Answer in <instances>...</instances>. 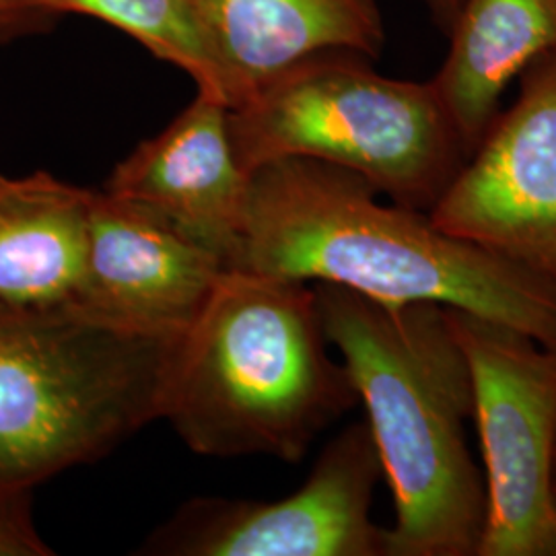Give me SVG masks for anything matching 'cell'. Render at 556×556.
I'll return each instance as SVG.
<instances>
[{
    "mask_svg": "<svg viewBox=\"0 0 556 556\" xmlns=\"http://www.w3.org/2000/svg\"><path fill=\"white\" fill-rule=\"evenodd\" d=\"M48 17L87 15L142 43L153 56L181 68L200 96L229 110V85L194 0H31Z\"/></svg>",
    "mask_w": 556,
    "mask_h": 556,
    "instance_id": "obj_14",
    "label": "cell"
},
{
    "mask_svg": "<svg viewBox=\"0 0 556 556\" xmlns=\"http://www.w3.org/2000/svg\"><path fill=\"white\" fill-rule=\"evenodd\" d=\"M93 190L48 172L0 176V303L56 307L79 291Z\"/></svg>",
    "mask_w": 556,
    "mask_h": 556,
    "instance_id": "obj_13",
    "label": "cell"
},
{
    "mask_svg": "<svg viewBox=\"0 0 556 556\" xmlns=\"http://www.w3.org/2000/svg\"><path fill=\"white\" fill-rule=\"evenodd\" d=\"M357 56L303 60L229 110L239 163L245 172L282 157L332 163L429 213L468 153L431 80L390 79Z\"/></svg>",
    "mask_w": 556,
    "mask_h": 556,
    "instance_id": "obj_5",
    "label": "cell"
},
{
    "mask_svg": "<svg viewBox=\"0 0 556 556\" xmlns=\"http://www.w3.org/2000/svg\"><path fill=\"white\" fill-rule=\"evenodd\" d=\"M50 17L40 13L31 0H0V46L38 31Z\"/></svg>",
    "mask_w": 556,
    "mask_h": 556,
    "instance_id": "obj_16",
    "label": "cell"
},
{
    "mask_svg": "<svg viewBox=\"0 0 556 556\" xmlns=\"http://www.w3.org/2000/svg\"><path fill=\"white\" fill-rule=\"evenodd\" d=\"M229 85V110L264 83L326 52L378 56L376 0H194Z\"/></svg>",
    "mask_w": 556,
    "mask_h": 556,
    "instance_id": "obj_11",
    "label": "cell"
},
{
    "mask_svg": "<svg viewBox=\"0 0 556 556\" xmlns=\"http://www.w3.org/2000/svg\"><path fill=\"white\" fill-rule=\"evenodd\" d=\"M472 379L486 521L477 556H556V349L447 307Z\"/></svg>",
    "mask_w": 556,
    "mask_h": 556,
    "instance_id": "obj_6",
    "label": "cell"
},
{
    "mask_svg": "<svg viewBox=\"0 0 556 556\" xmlns=\"http://www.w3.org/2000/svg\"><path fill=\"white\" fill-rule=\"evenodd\" d=\"M439 231L556 282V50L521 75L429 211Z\"/></svg>",
    "mask_w": 556,
    "mask_h": 556,
    "instance_id": "obj_8",
    "label": "cell"
},
{
    "mask_svg": "<svg viewBox=\"0 0 556 556\" xmlns=\"http://www.w3.org/2000/svg\"><path fill=\"white\" fill-rule=\"evenodd\" d=\"M383 477L365 422L332 439L305 484L289 497L194 498L149 538L142 553L169 556H386V530L371 519Z\"/></svg>",
    "mask_w": 556,
    "mask_h": 556,
    "instance_id": "obj_7",
    "label": "cell"
},
{
    "mask_svg": "<svg viewBox=\"0 0 556 556\" xmlns=\"http://www.w3.org/2000/svg\"><path fill=\"white\" fill-rule=\"evenodd\" d=\"M227 270L225 260L149 208L93 190L85 273L71 305L124 332L178 338Z\"/></svg>",
    "mask_w": 556,
    "mask_h": 556,
    "instance_id": "obj_9",
    "label": "cell"
},
{
    "mask_svg": "<svg viewBox=\"0 0 556 556\" xmlns=\"http://www.w3.org/2000/svg\"><path fill=\"white\" fill-rule=\"evenodd\" d=\"M314 285L227 270L169 358L161 418L200 456L295 464L358 402Z\"/></svg>",
    "mask_w": 556,
    "mask_h": 556,
    "instance_id": "obj_3",
    "label": "cell"
},
{
    "mask_svg": "<svg viewBox=\"0 0 556 556\" xmlns=\"http://www.w3.org/2000/svg\"><path fill=\"white\" fill-rule=\"evenodd\" d=\"M178 338L124 332L71 303H0V493L93 464L161 418Z\"/></svg>",
    "mask_w": 556,
    "mask_h": 556,
    "instance_id": "obj_4",
    "label": "cell"
},
{
    "mask_svg": "<svg viewBox=\"0 0 556 556\" xmlns=\"http://www.w3.org/2000/svg\"><path fill=\"white\" fill-rule=\"evenodd\" d=\"M355 172L303 157L260 163L231 270L338 285L386 305L439 303L556 349V282L381 202Z\"/></svg>",
    "mask_w": 556,
    "mask_h": 556,
    "instance_id": "obj_1",
    "label": "cell"
},
{
    "mask_svg": "<svg viewBox=\"0 0 556 556\" xmlns=\"http://www.w3.org/2000/svg\"><path fill=\"white\" fill-rule=\"evenodd\" d=\"M314 289L392 489L386 556H477L486 491L466 443L472 379L447 307L386 305L324 282Z\"/></svg>",
    "mask_w": 556,
    "mask_h": 556,
    "instance_id": "obj_2",
    "label": "cell"
},
{
    "mask_svg": "<svg viewBox=\"0 0 556 556\" xmlns=\"http://www.w3.org/2000/svg\"><path fill=\"white\" fill-rule=\"evenodd\" d=\"M555 498H556V478H555Z\"/></svg>",
    "mask_w": 556,
    "mask_h": 556,
    "instance_id": "obj_18",
    "label": "cell"
},
{
    "mask_svg": "<svg viewBox=\"0 0 556 556\" xmlns=\"http://www.w3.org/2000/svg\"><path fill=\"white\" fill-rule=\"evenodd\" d=\"M31 491L17 489L0 493V556L54 555L36 530Z\"/></svg>",
    "mask_w": 556,
    "mask_h": 556,
    "instance_id": "obj_15",
    "label": "cell"
},
{
    "mask_svg": "<svg viewBox=\"0 0 556 556\" xmlns=\"http://www.w3.org/2000/svg\"><path fill=\"white\" fill-rule=\"evenodd\" d=\"M447 34L450 52L431 83L470 157L507 85L555 52L556 0H464Z\"/></svg>",
    "mask_w": 556,
    "mask_h": 556,
    "instance_id": "obj_12",
    "label": "cell"
},
{
    "mask_svg": "<svg viewBox=\"0 0 556 556\" xmlns=\"http://www.w3.org/2000/svg\"><path fill=\"white\" fill-rule=\"evenodd\" d=\"M427 7L431 9V13L435 15V20L439 21V25L450 31L454 21H456L457 11L462 7L464 0H425Z\"/></svg>",
    "mask_w": 556,
    "mask_h": 556,
    "instance_id": "obj_17",
    "label": "cell"
},
{
    "mask_svg": "<svg viewBox=\"0 0 556 556\" xmlns=\"http://www.w3.org/2000/svg\"><path fill=\"white\" fill-rule=\"evenodd\" d=\"M248 186L250 172L231 140L229 110L199 93L157 137L116 165L103 192L149 208L231 268Z\"/></svg>",
    "mask_w": 556,
    "mask_h": 556,
    "instance_id": "obj_10",
    "label": "cell"
}]
</instances>
